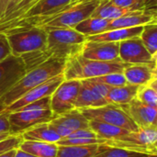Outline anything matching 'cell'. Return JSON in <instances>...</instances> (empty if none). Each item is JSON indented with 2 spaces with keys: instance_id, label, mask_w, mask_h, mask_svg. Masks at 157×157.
<instances>
[{
  "instance_id": "obj_1",
  "label": "cell",
  "mask_w": 157,
  "mask_h": 157,
  "mask_svg": "<svg viewBox=\"0 0 157 157\" xmlns=\"http://www.w3.org/2000/svg\"><path fill=\"white\" fill-rule=\"evenodd\" d=\"M47 41L44 48L26 53L21 57L26 72L50 60L67 61L81 53L86 37L75 29H44Z\"/></svg>"
},
{
  "instance_id": "obj_2",
  "label": "cell",
  "mask_w": 157,
  "mask_h": 157,
  "mask_svg": "<svg viewBox=\"0 0 157 157\" xmlns=\"http://www.w3.org/2000/svg\"><path fill=\"white\" fill-rule=\"evenodd\" d=\"M53 119L51 110V97H46L8 113L11 134H21L26 130L50 122Z\"/></svg>"
},
{
  "instance_id": "obj_3",
  "label": "cell",
  "mask_w": 157,
  "mask_h": 157,
  "mask_svg": "<svg viewBox=\"0 0 157 157\" xmlns=\"http://www.w3.org/2000/svg\"><path fill=\"white\" fill-rule=\"evenodd\" d=\"M126 63L86 59L80 54L68 59L63 70L64 80H85L112 73H122Z\"/></svg>"
},
{
  "instance_id": "obj_4",
  "label": "cell",
  "mask_w": 157,
  "mask_h": 157,
  "mask_svg": "<svg viewBox=\"0 0 157 157\" xmlns=\"http://www.w3.org/2000/svg\"><path fill=\"white\" fill-rule=\"evenodd\" d=\"M100 0L72 1L54 17L47 20L38 28L49 29H75L84 19L91 17Z\"/></svg>"
},
{
  "instance_id": "obj_5",
  "label": "cell",
  "mask_w": 157,
  "mask_h": 157,
  "mask_svg": "<svg viewBox=\"0 0 157 157\" xmlns=\"http://www.w3.org/2000/svg\"><path fill=\"white\" fill-rule=\"evenodd\" d=\"M105 144L157 155L156 127L139 128L138 131L130 132L119 140L107 141Z\"/></svg>"
},
{
  "instance_id": "obj_6",
  "label": "cell",
  "mask_w": 157,
  "mask_h": 157,
  "mask_svg": "<svg viewBox=\"0 0 157 157\" xmlns=\"http://www.w3.org/2000/svg\"><path fill=\"white\" fill-rule=\"evenodd\" d=\"M11 49V55L20 57L45 47L47 31L43 28L33 27L6 35Z\"/></svg>"
},
{
  "instance_id": "obj_7",
  "label": "cell",
  "mask_w": 157,
  "mask_h": 157,
  "mask_svg": "<svg viewBox=\"0 0 157 157\" xmlns=\"http://www.w3.org/2000/svg\"><path fill=\"white\" fill-rule=\"evenodd\" d=\"M79 110L88 121L109 123L123 128L129 132H136L139 129L120 105L107 104L98 108L80 109Z\"/></svg>"
},
{
  "instance_id": "obj_8",
  "label": "cell",
  "mask_w": 157,
  "mask_h": 157,
  "mask_svg": "<svg viewBox=\"0 0 157 157\" xmlns=\"http://www.w3.org/2000/svg\"><path fill=\"white\" fill-rule=\"evenodd\" d=\"M80 86V80H63L57 86L51 96V110L53 117L75 109Z\"/></svg>"
},
{
  "instance_id": "obj_9",
  "label": "cell",
  "mask_w": 157,
  "mask_h": 157,
  "mask_svg": "<svg viewBox=\"0 0 157 157\" xmlns=\"http://www.w3.org/2000/svg\"><path fill=\"white\" fill-rule=\"evenodd\" d=\"M119 55L126 64H150L156 66L157 57L150 54L139 37L119 42Z\"/></svg>"
},
{
  "instance_id": "obj_10",
  "label": "cell",
  "mask_w": 157,
  "mask_h": 157,
  "mask_svg": "<svg viewBox=\"0 0 157 157\" xmlns=\"http://www.w3.org/2000/svg\"><path fill=\"white\" fill-rule=\"evenodd\" d=\"M49 124L61 139L67 137L75 131L89 128V121L78 109H74L63 114L54 116Z\"/></svg>"
},
{
  "instance_id": "obj_11",
  "label": "cell",
  "mask_w": 157,
  "mask_h": 157,
  "mask_svg": "<svg viewBox=\"0 0 157 157\" xmlns=\"http://www.w3.org/2000/svg\"><path fill=\"white\" fill-rule=\"evenodd\" d=\"M25 74L26 69L21 57L10 55L0 62V98H2Z\"/></svg>"
},
{
  "instance_id": "obj_12",
  "label": "cell",
  "mask_w": 157,
  "mask_h": 157,
  "mask_svg": "<svg viewBox=\"0 0 157 157\" xmlns=\"http://www.w3.org/2000/svg\"><path fill=\"white\" fill-rule=\"evenodd\" d=\"M64 80L63 75H59L42 84L40 86L32 88L31 90L28 91L26 94H24L21 98H19L17 100H16L14 103L9 105L5 109L4 112L10 113L12 111H15L28 104H30L34 101H37L39 99H41L46 97H51L52 94L54 92V90L57 88V86Z\"/></svg>"
},
{
  "instance_id": "obj_13",
  "label": "cell",
  "mask_w": 157,
  "mask_h": 157,
  "mask_svg": "<svg viewBox=\"0 0 157 157\" xmlns=\"http://www.w3.org/2000/svg\"><path fill=\"white\" fill-rule=\"evenodd\" d=\"M81 56L101 62H121L119 55V42L86 40L82 48Z\"/></svg>"
},
{
  "instance_id": "obj_14",
  "label": "cell",
  "mask_w": 157,
  "mask_h": 157,
  "mask_svg": "<svg viewBox=\"0 0 157 157\" xmlns=\"http://www.w3.org/2000/svg\"><path fill=\"white\" fill-rule=\"evenodd\" d=\"M120 106L139 128L156 127L157 107L144 104L136 98L128 104Z\"/></svg>"
},
{
  "instance_id": "obj_15",
  "label": "cell",
  "mask_w": 157,
  "mask_h": 157,
  "mask_svg": "<svg viewBox=\"0 0 157 157\" xmlns=\"http://www.w3.org/2000/svg\"><path fill=\"white\" fill-rule=\"evenodd\" d=\"M157 23V12L150 11H133L121 17L110 20L109 29H126L143 27L147 24Z\"/></svg>"
},
{
  "instance_id": "obj_16",
  "label": "cell",
  "mask_w": 157,
  "mask_h": 157,
  "mask_svg": "<svg viewBox=\"0 0 157 157\" xmlns=\"http://www.w3.org/2000/svg\"><path fill=\"white\" fill-rule=\"evenodd\" d=\"M122 74L128 84L139 86L157 79L156 66L150 64H126Z\"/></svg>"
},
{
  "instance_id": "obj_17",
  "label": "cell",
  "mask_w": 157,
  "mask_h": 157,
  "mask_svg": "<svg viewBox=\"0 0 157 157\" xmlns=\"http://www.w3.org/2000/svg\"><path fill=\"white\" fill-rule=\"evenodd\" d=\"M81 86L75 103V109H86V108H98L107 105V101L104 98L98 95L89 85L87 80H80Z\"/></svg>"
},
{
  "instance_id": "obj_18",
  "label": "cell",
  "mask_w": 157,
  "mask_h": 157,
  "mask_svg": "<svg viewBox=\"0 0 157 157\" xmlns=\"http://www.w3.org/2000/svg\"><path fill=\"white\" fill-rule=\"evenodd\" d=\"M143 27L126 28V29H109L100 34L86 37V40L91 41H107V42H121L122 40L139 37Z\"/></svg>"
},
{
  "instance_id": "obj_19",
  "label": "cell",
  "mask_w": 157,
  "mask_h": 157,
  "mask_svg": "<svg viewBox=\"0 0 157 157\" xmlns=\"http://www.w3.org/2000/svg\"><path fill=\"white\" fill-rule=\"evenodd\" d=\"M24 141H35L56 144L61 140V137L53 131L49 122L35 125L21 133Z\"/></svg>"
},
{
  "instance_id": "obj_20",
  "label": "cell",
  "mask_w": 157,
  "mask_h": 157,
  "mask_svg": "<svg viewBox=\"0 0 157 157\" xmlns=\"http://www.w3.org/2000/svg\"><path fill=\"white\" fill-rule=\"evenodd\" d=\"M139 86L126 84L121 86L111 87L106 97L108 104L125 105L135 98Z\"/></svg>"
},
{
  "instance_id": "obj_21",
  "label": "cell",
  "mask_w": 157,
  "mask_h": 157,
  "mask_svg": "<svg viewBox=\"0 0 157 157\" xmlns=\"http://www.w3.org/2000/svg\"><path fill=\"white\" fill-rule=\"evenodd\" d=\"M89 129L97 134L98 138L107 141L119 140L130 132L123 128L96 121H89Z\"/></svg>"
},
{
  "instance_id": "obj_22",
  "label": "cell",
  "mask_w": 157,
  "mask_h": 157,
  "mask_svg": "<svg viewBox=\"0 0 157 157\" xmlns=\"http://www.w3.org/2000/svg\"><path fill=\"white\" fill-rule=\"evenodd\" d=\"M18 149L36 157H55L58 145L52 143L23 141Z\"/></svg>"
},
{
  "instance_id": "obj_23",
  "label": "cell",
  "mask_w": 157,
  "mask_h": 157,
  "mask_svg": "<svg viewBox=\"0 0 157 157\" xmlns=\"http://www.w3.org/2000/svg\"><path fill=\"white\" fill-rule=\"evenodd\" d=\"M109 19L89 17L78 23L75 27V29L79 33L83 34L84 36L89 37L109 30Z\"/></svg>"
},
{
  "instance_id": "obj_24",
  "label": "cell",
  "mask_w": 157,
  "mask_h": 157,
  "mask_svg": "<svg viewBox=\"0 0 157 157\" xmlns=\"http://www.w3.org/2000/svg\"><path fill=\"white\" fill-rule=\"evenodd\" d=\"M131 12H133V11L130 10V9L120 7V6L112 4L109 0H100L99 4L95 8L91 17L112 20V19L121 17L122 16H125L126 14L131 13Z\"/></svg>"
},
{
  "instance_id": "obj_25",
  "label": "cell",
  "mask_w": 157,
  "mask_h": 157,
  "mask_svg": "<svg viewBox=\"0 0 157 157\" xmlns=\"http://www.w3.org/2000/svg\"><path fill=\"white\" fill-rule=\"evenodd\" d=\"M91 157H157V155L130 151L107 144H99L96 153Z\"/></svg>"
},
{
  "instance_id": "obj_26",
  "label": "cell",
  "mask_w": 157,
  "mask_h": 157,
  "mask_svg": "<svg viewBox=\"0 0 157 157\" xmlns=\"http://www.w3.org/2000/svg\"><path fill=\"white\" fill-rule=\"evenodd\" d=\"M99 144L71 146L58 145L55 157H91L97 151Z\"/></svg>"
},
{
  "instance_id": "obj_27",
  "label": "cell",
  "mask_w": 157,
  "mask_h": 157,
  "mask_svg": "<svg viewBox=\"0 0 157 157\" xmlns=\"http://www.w3.org/2000/svg\"><path fill=\"white\" fill-rule=\"evenodd\" d=\"M139 38L150 54L154 57H157V23L143 26Z\"/></svg>"
},
{
  "instance_id": "obj_28",
  "label": "cell",
  "mask_w": 157,
  "mask_h": 157,
  "mask_svg": "<svg viewBox=\"0 0 157 157\" xmlns=\"http://www.w3.org/2000/svg\"><path fill=\"white\" fill-rule=\"evenodd\" d=\"M156 80H154L148 85L140 86L136 94V98L141 102L157 107V86Z\"/></svg>"
},
{
  "instance_id": "obj_29",
  "label": "cell",
  "mask_w": 157,
  "mask_h": 157,
  "mask_svg": "<svg viewBox=\"0 0 157 157\" xmlns=\"http://www.w3.org/2000/svg\"><path fill=\"white\" fill-rule=\"evenodd\" d=\"M107 140L99 138H63L56 143L57 145H71V146H81L90 144H105Z\"/></svg>"
},
{
  "instance_id": "obj_30",
  "label": "cell",
  "mask_w": 157,
  "mask_h": 157,
  "mask_svg": "<svg viewBox=\"0 0 157 157\" xmlns=\"http://www.w3.org/2000/svg\"><path fill=\"white\" fill-rule=\"evenodd\" d=\"M98 82H100L102 84H105L110 87H117V86H124L127 83L125 76L122 73H112V74H108L104 75L98 77L92 78Z\"/></svg>"
},
{
  "instance_id": "obj_31",
  "label": "cell",
  "mask_w": 157,
  "mask_h": 157,
  "mask_svg": "<svg viewBox=\"0 0 157 157\" xmlns=\"http://www.w3.org/2000/svg\"><path fill=\"white\" fill-rule=\"evenodd\" d=\"M23 141L21 134H11L7 138L0 141V155L14 149H18Z\"/></svg>"
},
{
  "instance_id": "obj_32",
  "label": "cell",
  "mask_w": 157,
  "mask_h": 157,
  "mask_svg": "<svg viewBox=\"0 0 157 157\" xmlns=\"http://www.w3.org/2000/svg\"><path fill=\"white\" fill-rule=\"evenodd\" d=\"M112 4L126 9L132 11H143L144 9V1L143 0H109Z\"/></svg>"
},
{
  "instance_id": "obj_33",
  "label": "cell",
  "mask_w": 157,
  "mask_h": 157,
  "mask_svg": "<svg viewBox=\"0 0 157 157\" xmlns=\"http://www.w3.org/2000/svg\"><path fill=\"white\" fill-rule=\"evenodd\" d=\"M22 1L23 0H0V21L7 17Z\"/></svg>"
},
{
  "instance_id": "obj_34",
  "label": "cell",
  "mask_w": 157,
  "mask_h": 157,
  "mask_svg": "<svg viewBox=\"0 0 157 157\" xmlns=\"http://www.w3.org/2000/svg\"><path fill=\"white\" fill-rule=\"evenodd\" d=\"M11 55V49L5 34L0 33V62Z\"/></svg>"
},
{
  "instance_id": "obj_35",
  "label": "cell",
  "mask_w": 157,
  "mask_h": 157,
  "mask_svg": "<svg viewBox=\"0 0 157 157\" xmlns=\"http://www.w3.org/2000/svg\"><path fill=\"white\" fill-rule=\"evenodd\" d=\"M2 133H10L7 112H4L0 114V134Z\"/></svg>"
},
{
  "instance_id": "obj_36",
  "label": "cell",
  "mask_w": 157,
  "mask_h": 157,
  "mask_svg": "<svg viewBox=\"0 0 157 157\" xmlns=\"http://www.w3.org/2000/svg\"><path fill=\"white\" fill-rule=\"evenodd\" d=\"M36 1H38V0H29L21 8H19L18 10H17L15 13H13L12 15H10L8 17H6V19H4V20H2V21H0V23H3V22H6V21H9V20H12V19H14V18H16V17H17L18 16H20L21 14H23L33 3H35Z\"/></svg>"
},
{
  "instance_id": "obj_37",
  "label": "cell",
  "mask_w": 157,
  "mask_h": 157,
  "mask_svg": "<svg viewBox=\"0 0 157 157\" xmlns=\"http://www.w3.org/2000/svg\"><path fill=\"white\" fill-rule=\"evenodd\" d=\"M144 11L157 12V0H143Z\"/></svg>"
},
{
  "instance_id": "obj_38",
  "label": "cell",
  "mask_w": 157,
  "mask_h": 157,
  "mask_svg": "<svg viewBox=\"0 0 157 157\" xmlns=\"http://www.w3.org/2000/svg\"><path fill=\"white\" fill-rule=\"evenodd\" d=\"M15 157H36V156H34V155H30V154H28V153H26V152H24V151L20 150V149H17Z\"/></svg>"
},
{
  "instance_id": "obj_39",
  "label": "cell",
  "mask_w": 157,
  "mask_h": 157,
  "mask_svg": "<svg viewBox=\"0 0 157 157\" xmlns=\"http://www.w3.org/2000/svg\"><path fill=\"white\" fill-rule=\"evenodd\" d=\"M17 149H14V150L8 151V152H6V153H4V154L0 155V157H15L16 153H17Z\"/></svg>"
},
{
  "instance_id": "obj_40",
  "label": "cell",
  "mask_w": 157,
  "mask_h": 157,
  "mask_svg": "<svg viewBox=\"0 0 157 157\" xmlns=\"http://www.w3.org/2000/svg\"><path fill=\"white\" fill-rule=\"evenodd\" d=\"M10 135H11V133H2V134H0V141H2V140L7 138V137L10 136Z\"/></svg>"
},
{
  "instance_id": "obj_41",
  "label": "cell",
  "mask_w": 157,
  "mask_h": 157,
  "mask_svg": "<svg viewBox=\"0 0 157 157\" xmlns=\"http://www.w3.org/2000/svg\"><path fill=\"white\" fill-rule=\"evenodd\" d=\"M73 1H80V0H73Z\"/></svg>"
}]
</instances>
